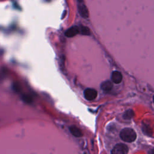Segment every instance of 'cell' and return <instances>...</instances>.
Here are the masks:
<instances>
[{"label":"cell","instance_id":"obj_1","mask_svg":"<svg viewBox=\"0 0 154 154\" xmlns=\"http://www.w3.org/2000/svg\"><path fill=\"white\" fill-rule=\"evenodd\" d=\"M121 139L127 143H132L137 138V134L134 130L130 128H125L123 129L120 133Z\"/></svg>","mask_w":154,"mask_h":154},{"label":"cell","instance_id":"obj_2","mask_svg":"<svg viewBox=\"0 0 154 154\" xmlns=\"http://www.w3.org/2000/svg\"><path fill=\"white\" fill-rule=\"evenodd\" d=\"M128 147L123 143L116 144L111 150L112 154H126L128 153Z\"/></svg>","mask_w":154,"mask_h":154},{"label":"cell","instance_id":"obj_3","mask_svg":"<svg viewBox=\"0 0 154 154\" xmlns=\"http://www.w3.org/2000/svg\"><path fill=\"white\" fill-rule=\"evenodd\" d=\"M97 92L94 88H88L84 90V96L87 100H93L97 97Z\"/></svg>","mask_w":154,"mask_h":154},{"label":"cell","instance_id":"obj_4","mask_svg":"<svg viewBox=\"0 0 154 154\" xmlns=\"http://www.w3.org/2000/svg\"><path fill=\"white\" fill-rule=\"evenodd\" d=\"M78 10L80 15L84 18H87L88 17V11L86 6L82 2H79L78 5Z\"/></svg>","mask_w":154,"mask_h":154},{"label":"cell","instance_id":"obj_5","mask_svg":"<svg viewBox=\"0 0 154 154\" xmlns=\"http://www.w3.org/2000/svg\"><path fill=\"white\" fill-rule=\"evenodd\" d=\"M123 79L122 74L117 70L113 71L111 74V81L116 84H119L122 82Z\"/></svg>","mask_w":154,"mask_h":154},{"label":"cell","instance_id":"obj_6","mask_svg":"<svg viewBox=\"0 0 154 154\" xmlns=\"http://www.w3.org/2000/svg\"><path fill=\"white\" fill-rule=\"evenodd\" d=\"M79 33V27L77 26H73L69 28L66 32L65 35L68 37H72Z\"/></svg>","mask_w":154,"mask_h":154},{"label":"cell","instance_id":"obj_7","mask_svg":"<svg viewBox=\"0 0 154 154\" xmlns=\"http://www.w3.org/2000/svg\"><path fill=\"white\" fill-rule=\"evenodd\" d=\"M112 82H111L109 80L105 81L104 82H103L101 84H100V88L101 89L106 92L109 91L112 88Z\"/></svg>","mask_w":154,"mask_h":154},{"label":"cell","instance_id":"obj_8","mask_svg":"<svg viewBox=\"0 0 154 154\" xmlns=\"http://www.w3.org/2000/svg\"><path fill=\"white\" fill-rule=\"evenodd\" d=\"M69 130H70V133L73 136H75L76 137H81L82 135V132L81 131V130L76 126H72L70 127Z\"/></svg>","mask_w":154,"mask_h":154},{"label":"cell","instance_id":"obj_9","mask_svg":"<svg viewBox=\"0 0 154 154\" xmlns=\"http://www.w3.org/2000/svg\"><path fill=\"white\" fill-rule=\"evenodd\" d=\"M79 33H81L83 35H90V31L88 27L81 26L79 27Z\"/></svg>","mask_w":154,"mask_h":154},{"label":"cell","instance_id":"obj_10","mask_svg":"<svg viewBox=\"0 0 154 154\" xmlns=\"http://www.w3.org/2000/svg\"><path fill=\"white\" fill-rule=\"evenodd\" d=\"M134 115V112L132 109H128L123 114V118L125 119H131L132 117H133Z\"/></svg>","mask_w":154,"mask_h":154}]
</instances>
